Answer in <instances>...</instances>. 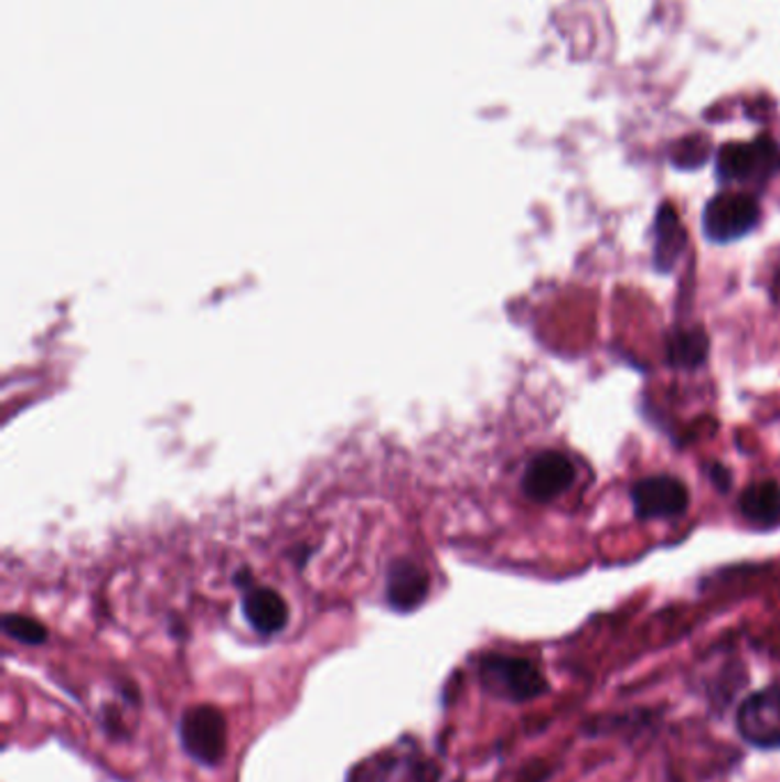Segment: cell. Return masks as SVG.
I'll use <instances>...</instances> for the list:
<instances>
[{
	"label": "cell",
	"instance_id": "cell-6",
	"mask_svg": "<svg viewBox=\"0 0 780 782\" xmlns=\"http://www.w3.org/2000/svg\"><path fill=\"white\" fill-rule=\"evenodd\" d=\"M575 483L573 462L558 451H543L528 462L522 488L528 499L538 504H547L552 499L568 492Z\"/></svg>",
	"mask_w": 780,
	"mask_h": 782
},
{
	"label": "cell",
	"instance_id": "cell-7",
	"mask_svg": "<svg viewBox=\"0 0 780 782\" xmlns=\"http://www.w3.org/2000/svg\"><path fill=\"white\" fill-rule=\"evenodd\" d=\"M776 156L771 138H758L754 142H730L716 156V174L722 181H744L756 176L767 168Z\"/></svg>",
	"mask_w": 780,
	"mask_h": 782
},
{
	"label": "cell",
	"instance_id": "cell-16",
	"mask_svg": "<svg viewBox=\"0 0 780 782\" xmlns=\"http://www.w3.org/2000/svg\"><path fill=\"white\" fill-rule=\"evenodd\" d=\"M709 479L714 481V485L719 488L722 492H728V490H730L733 476H730V472H728V467H724V464H712V467H709Z\"/></svg>",
	"mask_w": 780,
	"mask_h": 782
},
{
	"label": "cell",
	"instance_id": "cell-18",
	"mask_svg": "<svg viewBox=\"0 0 780 782\" xmlns=\"http://www.w3.org/2000/svg\"><path fill=\"white\" fill-rule=\"evenodd\" d=\"M543 780H545V775L538 773V775H534V778H524L522 782H543Z\"/></svg>",
	"mask_w": 780,
	"mask_h": 782
},
{
	"label": "cell",
	"instance_id": "cell-10",
	"mask_svg": "<svg viewBox=\"0 0 780 782\" xmlns=\"http://www.w3.org/2000/svg\"><path fill=\"white\" fill-rule=\"evenodd\" d=\"M686 232L673 204H662L654 217V249L652 261L660 272H671L686 249Z\"/></svg>",
	"mask_w": 780,
	"mask_h": 782
},
{
	"label": "cell",
	"instance_id": "cell-4",
	"mask_svg": "<svg viewBox=\"0 0 780 782\" xmlns=\"http://www.w3.org/2000/svg\"><path fill=\"white\" fill-rule=\"evenodd\" d=\"M737 732L756 748H780V689L769 686L748 696L737 709Z\"/></svg>",
	"mask_w": 780,
	"mask_h": 782
},
{
	"label": "cell",
	"instance_id": "cell-12",
	"mask_svg": "<svg viewBox=\"0 0 780 782\" xmlns=\"http://www.w3.org/2000/svg\"><path fill=\"white\" fill-rule=\"evenodd\" d=\"M709 339L703 330H677L666 341V355L675 368H696L705 362Z\"/></svg>",
	"mask_w": 780,
	"mask_h": 782
},
{
	"label": "cell",
	"instance_id": "cell-17",
	"mask_svg": "<svg viewBox=\"0 0 780 782\" xmlns=\"http://www.w3.org/2000/svg\"><path fill=\"white\" fill-rule=\"evenodd\" d=\"M773 287H776V298H780V270L776 272V279H773Z\"/></svg>",
	"mask_w": 780,
	"mask_h": 782
},
{
	"label": "cell",
	"instance_id": "cell-14",
	"mask_svg": "<svg viewBox=\"0 0 780 782\" xmlns=\"http://www.w3.org/2000/svg\"><path fill=\"white\" fill-rule=\"evenodd\" d=\"M709 156V142L703 136H692L684 138L673 147V165L682 168V170H696L701 168Z\"/></svg>",
	"mask_w": 780,
	"mask_h": 782
},
{
	"label": "cell",
	"instance_id": "cell-13",
	"mask_svg": "<svg viewBox=\"0 0 780 782\" xmlns=\"http://www.w3.org/2000/svg\"><path fill=\"white\" fill-rule=\"evenodd\" d=\"M3 632L23 645H42L49 639V630L40 620L21 613L3 615Z\"/></svg>",
	"mask_w": 780,
	"mask_h": 782
},
{
	"label": "cell",
	"instance_id": "cell-2",
	"mask_svg": "<svg viewBox=\"0 0 780 782\" xmlns=\"http://www.w3.org/2000/svg\"><path fill=\"white\" fill-rule=\"evenodd\" d=\"M179 741L193 762L215 769L227 756V721L215 705H193L179 718Z\"/></svg>",
	"mask_w": 780,
	"mask_h": 782
},
{
	"label": "cell",
	"instance_id": "cell-15",
	"mask_svg": "<svg viewBox=\"0 0 780 782\" xmlns=\"http://www.w3.org/2000/svg\"><path fill=\"white\" fill-rule=\"evenodd\" d=\"M438 780H440L438 767L424 760H410L400 782H438Z\"/></svg>",
	"mask_w": 780,
	"mask_h": 782
},
{
	"label": "cell",
	"instance_id": "cell-5",
	"mask_svg": "<svg viewBox=\"0 0 780 782\" xmlns=\"http://www.w3.org/2000/svg\"><path fill=\"white\" fill-rule=\"evenodd\" d=\"M632 504L641 519L680 517L690 508V490L675 476H648L632 488Z\"/></svg>",
	"mask_w": 780,
	"mask_h": 782
},
{
	"label": "cell",
	"instance_id": "cell-8",
	"mask_svg": "<svg viewBox=\"0 0 780 782\" xmlns=\"http://www.w3.org/2000/svg\"><path fill=\"white\" fill-rule=\"evenodd\" d=\"M430 590V577L426 568L410 558H398L392 563L387 575V602L392 609L408 613L426 602Z\"/></svg>",
	"mask_w": 780,
	"mask_h": 782
},
{
	"label": "cell",
	"instance_id": "cell-3",
	"mask_svg": "<svg viewBox=\"0 0 780 782\" xmlns=\"http://www.w3.org/2000/svg\"><path fill=\"white\" fill-rule=\"evenodd\" d=\"M760 221L758 202L746 193H722L703 211V232L712 243H733L751 234Z\"/></svg>",
	"mask_w": 780,
	"mask_h": 782
},
{
	"label": "cell",
	"instance_id": "cell-11",
	"mask_svg": "<svg viewBox=\"0 0 780 782\" xmlns=\"http://www.w3.org/2000/svg\"><path fill=\"white\" fill-rule=\"evenodd\" d=\"M739 508L746 519L758 524H773L780 519V485L776 481H760L741 492Z\"/></svg>",
	"mask_w": 780,
	"mask_h": 782
},
{
	"label": "cell",
	"instance_id": "cell-1",
	"mask_svg": "<svg viewBox=\"0 0 780 782\" xmlns=\"http://www.w3.org/2000/svg\"><path fill=\"white\" fill-rule=\"evenodd\" d=\"M479 679L490 696L515 705L536 700L549 692L541 668L524 656L485 654L479 662Z\"/></svg>",
	"mask_w": 780,
	"mask_h": 782
},
{
	"label": "cell",
	"instance_id": "cell-9",
	"mask_svg": "<svg viewBox=\"0 0 780 782\" xmlns=\"http://www.w3.org/2000/svg\"><path fill=\"white\" fill-rule=\"evenodd\" d=\"M243 615L257 634L275 636L289 624V604L277 590L255 586L243 596Z\"/></svg>",
	"mask_w": 780,
	"mask_h": 782
}]
</instances>
